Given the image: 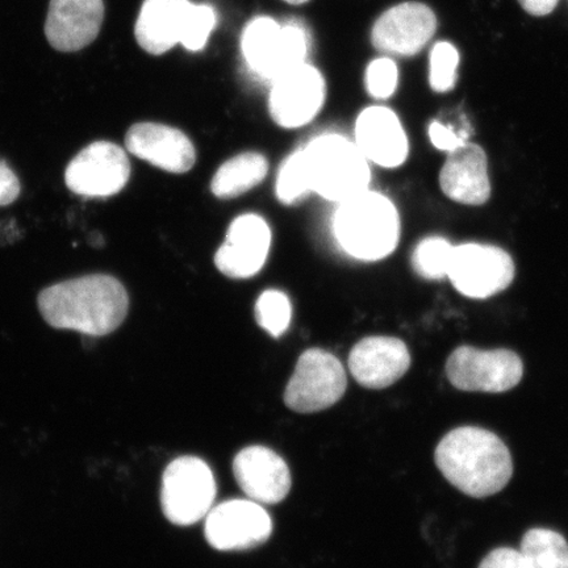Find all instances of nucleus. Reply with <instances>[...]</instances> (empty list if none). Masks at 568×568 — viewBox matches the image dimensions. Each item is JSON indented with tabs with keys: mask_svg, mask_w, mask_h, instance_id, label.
I'll use <instances>...</instances> for the list:
<instances>
[{
	"mask_svg": "<svg viewBox=\"0 0 568 568\" xmlns=\"http://www.w3.org/2000/svg\"><path fill=\"white\" fill-rule=\"evenodd\" d=\"M130 300L122 283L110 275H88L48 287L39 296L45 322L92 337L115 332L123 324Z\"/></svg>",
	"mask_w": 568,
	"mask_h": 568,
	"instance_id": "nucleus-1",
	"label": "nucleus"
},
{
	"mask_svg": "<svg viewBox=\"0 0 568 568\" xmlns=\"http://www.w3.org/2000/svg\"><path fill=\"white\" fill-rule=\"evenodd\" d=\"M435 460L452 486L475 499L499 494L514 475L507 445L478 426H460L447 433L436 447Z\"/></svg>",
	"mask_w": 568,
	"mask_h": 568,
	"instance_id": "nucleus-2",
	"label": "nucleus"
},
{
	"mask_svg": "<svg viewBox=\"0 0 568 568\" xmlns=\"http://www.w3.org/2000/svg\"><path fill=\"white\" fill-rule=\"evenodd\" d=\"M333 232L339 246L352 257L379 261L399 244L400 217L388 197L366 190L339 203Z\"/></svg>",
	"mask_w": 568,
	"mask_h": 568,
	"instance_id": "nucleus-3",
	"label": "nucleus"
},
{
	"mask_svg": "<svg viewBox=\"0 0 568 568\" xmlns=\"http://www.w3.org/2000/svg\"><path fill=\"white\" fill-rule=\"evenodd\" d=\"M303 149L312 193L343 203L368 189L372 180L368 161L349 140L339 134H324Z\"/></svg>",
	"mask_w": 568,
	"mask_h": 568,
	"instance_id": "nucleus-4",
	"label": "nucleus"
},
{
	"mask_svg": "<svg viewBox=\"0 0 568 568\" xmlns=\"http://www.w3.org/2000/svg\"><path fill=\"white\" fill-rule=\"evenodd\" d=\"M310 45V34L301 24L280 26L265 17L248 21L241 39L247 68L270 82L307 63Z\"/></svg>",
	"mask_w": 568,
	"mask_h": 568,
	"instance_id": "nucleus-5",
	"label": "nucleus"
},
{
	"mask_svg": "<svg viewBox=\"0 0 568 568\" xmlns=\"http://www.w3.org/2000/svg\"><path fill=\"white\" fill-rule=\"evenodd\" d=\"M216 493L215 477L203 459L176 458L162 475L163 515L178 527H190L210 514Z\"/></svg>",
	"mask_w": 568,
	"mask_h": 568,
	"instance_id": "nucleus-6",
	"label": "nucleus"
},
{
	"mask_svg": "<svg viewBox=\"0 0 568 568\" xmlns=\"http://www.w3.org/2000/svg\"><path fill=\"white\" fill-rule=\"evenodd\" d=\"M346 386V373L339 359L315 347L305 351L297 361L284 390V403L297 414H316L335 406Z\"/></svg>",
	"mask_w": 568,
	"mask_h": 568,
	"instance_id": "nucleus-7",
	"label": "nucleus"
},
{
	"mask_svg": "<svg viewBox=\"0 0 568 568\" xmlns=\"http://www.w3.org/2000/svg\"><path fill=\"white\" fill-rule=\"evenodd\" d=\"M523 375L521 358L508 349L479 351L464 345L446 362L447 379L465 393H507L521 382Z\"/></svg>",
	"mask_w": 568,
	"mask_h": 568,
	"instance_id": "nucleus-8",
	"label": "nucleus"
},
{
	"mask_svg": "<svg viewBox=\"0 0 568 568\" xmlns=\"http://www.w3.org/2000/svg\"><path fill=\"white\" fill-rule=\"evenodd\" d=\"M515 262L504 248L494 245L454 246L447 278L459 294L487 300L503 293L514 282Z\"/></svg>",
	"mask_w": 568,
	"mask_h": 568,
	"instance_id": "nucleus-9",
	"label": "nucleus"
},
{
	"mask_svg": "<svg viewBox=\"0 0 568 568\" xmlns=\"http://www.w3.org/2000/svg\"><path fill=\"white\" fill-rule=\"evenodd\" d=\"M204 532L213 549L245 551L267 541L273 521L262 504L233 499L212 507L205 516Z\"/></svg>",
	"mask_w": 568,
	"mask_h": 568,
	"instance_id": "nucleus-10",
	"label": "nucleus"
},
{
	"mask_svg": "<svg viewBox=\"0 0 568 568\" xmlns=\"http://www.w3.org/2000/svg\"><path fill=\"white\" fill-rule=\"evenodd\" d=\"M130 175L131 163L123 149L109 141H98L71 160L65 182L77 195L109 197L126 186Z\"/></svg>",
	"mask_w": 568,
	"mask_h": 568,
	"instance_id": "nucleus-11",
	"label": "nucleus"
},
{
	"mask_svg": "<svg viewBox=\"0 0 568 568\" xmlns=\"http://www.w3.org/2000/svg\"><path fill=\"white\" fill-rule=\"evenodd\" d=\"M325 92L322 73L303 63L273 82L268 98L270 115L282 128H301L322 110Z\"/></svg>",
	"mask_w": 568,
	"mask_h": 568,
	"instance_id": "nucleus-12",
	"label": "nucleus"
},
{
	"mask_svg": "<svg viewBox=\"0 0 568 568\" xmlns=\"http://www.w3.org/2000/svg\"><path fill=\"white\" fill-rule=\"evenodd\" d=\"M437 31V18L430 7L406 2L393 7L375 21L372 42L376 51L412 57L420 53Z\"/></svg>",
	"mask_w": 568,
	"mask_h": 568,
	"instance_id": "nucleus-13",
	"label": "nucleus"
},
{
	"mask_svg": "<svg viewBox=\"0 0 568 568\" xmlns=\"http://www.w3.org/2000/svg\"><path fill=\"white\" fill-rule=\"evenodd\" d=\"M270 245L272 231L265 219L246 213L233 220L224 244L216 252L215 265L230 278H251L264 267Z\"/></svg>",
	"mask_w": 568,
	"mask_h": 568,
	"instance_id": "nucleus-14",
	"label": "nucleus"
},
{
	"mask_svg": "<svg viewBox=\"0 0 568 568\" xmlns=\"http://www.w3.org/2000/svg\"><path fill=\"white\" fill-rule=\"evenodd\" d=\"M233 474L247 499L274 506L286 499L291 489L290 468L266 446H247L233 460Z\"/></svg>",
	"mask_w": 568,
	"mask_h": 568,
	"instance_id": "nucleus-15",
	"label": "nucleus"
},
{
	"mask_svg": "<svg viewBox=\"0 0 568 568\" xmlns=\"http://www.w3.org/2000/svg\"><path fill=\"white\" fill-rule=\"evenodd\" d=\"M125 146L138 159L169 173H187L196 161L195 148L186 134L159 123H139L131 126L126 133Z\"/></svg>",
	"mask_w": 568,
	"mask_h": 568,
	"instance_id": "nucleus-16",
	"label": "nucleus"
},
{
	"mask_svg": "<svg viewBox=\"0 0 568 568\" xmlns=\"http://www.w3.org/2000/svg\"><path fill=\"white\" fill-rule=\"evenodd\" d=\"M410 366L406 344L396 337L361 339L349 355V371L362 387L383 389L402 379Z\"/></svg>",
	"mask_w": 568,
	"mask_h": 568,
	"instance_id": "nucleus-17",
	"label": "nucleus"
},
{
	"mask_svg": "<svg viewBox=\"0 0 568 568\" xmlns=\"http://www.w3.org/2000/svg\"><path fill=\"white\" fill-rule=\"evenodd\" d=\"M104 19L103 0H51L45 34L60 52H77L98 38Z\"/></svg>",
	"mask_w": 568,
	"mask_h": 568,
	"instance_id": "nucleus-18",
	"label": "nucleus"
},
{
	"mask_svg": "<svg viewBox=\"0 0 568 568\" xmlns=\"http://www.w3.org/2000/svg\"><path fill=\"white\" fill-rule=\"evenodd\" d=\"M355 141L367 161L394 169L408 158L409 144L399 118L386 106H368L355 124Z\"/></svg>",
	"mask_w": 568,
	"mask_h": 568,
	"instance_id": "nucleus-19",
	"label": "nucleus"
},
{
	"mask_svg": "<svg viewBox=\"0 0 568 568\" xmlns=\"http://www.w3.org/2000/svg\"><path fill=\"white\" fill-rule=\"evenodd\" d=\"M439 186L452 201L465 205H481L491 197L488 160L483 148L466 142L450 153L439 173Z\"/></svg>",
	"mask_w": 568,
	"mask_h": 568,
	"instance_id": "nucleus-20",
	"label": "nucleus"
},
{
	"mask_svg": "<svg viewBox=\"0 0 568 568\" xmlns=\"http://www.w3.org/2000/svg\"><path fill=\"white\" fill-rule=\"evenodd\" d=\"M190 0H144L134 36L145 52L161 55L180 44Z\"/></svg>",
	"mask_w": 568,
	"mask_h": 568,
	"instance_id": "nucleus-21",
	"label": "nucleus"
},
{
	"mask_svg": "<svg viewBox=\"0 0 568 568\" xmlns=\"http://www.w3.org/2000/svg\"><path fill=\"white\" fill-rule=\"evenodd\" d=\"M267 172L265 155L254 152L239 154L219 168L211 183L212 193L220 199L237 197L258 186Z\"/></svg>",
	"mask_w": 568,
	"mask_h": 568,
	"instance_id": "nucleus-22",
	"label": "nucleus"
},
{
	"mask_svg": "<svg viewBox=\"0 0 568 568\" xmlns=\"http://www.w3.org/2000/svg\"><path fill=\"white\" fill-rule=\"evenodd\" d=\"M520 550L531 568H568V544L558 531L532 528L525 532Z\"/></svg>",
	"mask_w": 568,
	"mask_h": 568,
	"instance_id": "nucleus-23",
	"label": "nucleus"
},
{
	"mask_svg": "<svg viewBox=\"0 0 568 568\" xmlns=\"http://www.w3.org/2000/svg\"><path fill=\"white\" fill-rule=\"evenodd\" d=\"M454 246L444 237L424 239L412 254V267L424 280L438 281L447 276Z\"/></svg>",
	"mask_w": 568,
	"mask_h": 568,
	"instance_id": "nucleus-24",
	"label": "nucleus"
},
{
	"mask_svg": "<svg viewBox=\"0 0 568 568\" xmlns=\"http://www.w3.org/2000/svg\"><path fill=\"white\" fill-rule=\"evenodd\" d=\"M310 193L312 189L307 160L304 149H301L284 161L276 181V196L284 204H293Z\"/></svg>",
	"mask_w": 568,
	"mask_h": 568,
	"instance_id": "nucleus-25",
	"label": "nucleus"
},
{
	"mask_svg": "<svg viewBox=\"0 0 568 568\" xmlns=\"http://www.w3.org/2000/svg\"><path fill=\"white\" fill-rule=\"evenodd\" d=\"M293 308L286 294L268 290L258 297L255 304V320L270 336L281 337L287 332Z\"/></svg>",
	"mask_w": 568,
	"mask_h": 568,
	"instance_id": "nucleus-26",
	"label": "nucleus"
},
{
	"mask_svg": "<svg viewBox=\"0 0 568 568\" xmlns=\"http://www.w3.org/2000/svg\"><path fill=\"white\" fill-rule=\"evenodd\" d=\"M215 24L216 13L212 7L190 3L183 18L181 44L191 52L202 51Z\"/></svg>",
	"mask_w": 568,
	"mask_h": 568,
	"instance_id": "nucleus-27",
	"label": "nucleus"
},
{
	"mask_svg": "<svg viewBox=\"0 0 568 568\" xmlns=\"http://www.w3.org/2000/svg\"><path fill=\"white\" fill-rule=\"evenodd\" d=\"M459 53L447 41H439L429 55V83L435 92H449L456 87Z\"/></svg>",
	"mask_w": 568,
	"mask_h": 568,
	"instance_id": "nucleus-28",
	"label": "nucleus"
},
{
	"mask_svg": "<svg viewBox=\"0 0 568 568\" xmlns=\"http://www.w3.org/2000/svg\"><path fill=\"white\" fill-rule=\"evenodd\" d=\"M397 82H399V70L387 57L374 60L366 70V89L376 99L393 97Z\"/></svg>",
	"mask_w": 568,
	"mask_h": 568,
	"instance_id": "nucleus-29",
	"label": "nucleus"
},
{
	"mask_svg": "<svg viewBox=\"0 0 568 568\" xmlns=\"http://www.w3.org/2000/svg\"><path fill=\"white\" fill-rule=\"evenodd\" d=\"M478 568H531L521 550L499 548L487 554Z\"/></svg>",
	"mask_w": 568,
	"mask_h": 568,
	"instance_id": "nucleus-30",
	"label": "nucleus"
},
{
	"mask_svg": "<svg viewBox=\"0 0 568 568\" xmlns=\"http://www.w3.org/2000/svg\"><path fill=\"white\" fill-rule=\"evenodd\" d=\"M429 139L438 151L450 153L460 145L466 144L468 138L465 132L456 133L449 126L433 122L429 125Z\"/></svg>",
	"mask_w": 568,
	"mask_h": 568,
	"instance_id": "nucleus-31",
	"label": "nucleus"
},
{
	"mask_svg": "<svg viewBox=\"0 0 568 568\" xmlns=\"http://www.w3.org/2000/svg\"><path fill=\"white\" fill-rule=\"evenodd\" d=\"M20 195V182L12 169L0 161V207L17 201Z\"/></svg>",
	"mask_w": 568,
	"mask_h": 568,
	"instance_id": "nucleus-32",
	"label": "nucleus"
},
{
	"mask_svg": "<svg viewBox=\"0 0 568 568\" xmlns=\"http://www.w3.org/2000/svg\"><path fill=\"white\" fill-rule=\"evenodd\" d=\"M523 9L532 17L549 16L559 3V0H518Z\"/></svg>",
	"mask_w": 568,
	"mask_h": 568,
	"instance_id": "nucleus-33",
	"label": "nucleus"
},
{
	"mask_svg": "<svg viewBox=\"0 0 568 568\" xmlns=\"http://www.w3.org/2000/svg\"><path fill=\"white\" fill-rule=\"evenodd\" d=\"M284 2L297 6V4L307 3L308 0H284Z\"/></svg>",
	"mask_w": 568,
	"mask_h": 568,
	"instance_id": "nucleus-34",
	"label": "nucleus"
}]
</instances>
